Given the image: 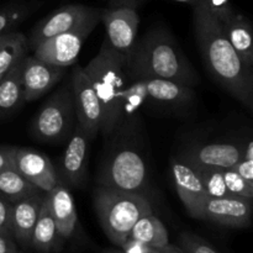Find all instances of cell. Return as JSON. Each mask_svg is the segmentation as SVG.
<instances>
[{
    "mask_svg": "<svg viewBox=\"0 0 253 253\" xmlns=\"http://www.w3.org/2000/svg\"><path fill=\"white\" fill-rule=\"evenodd\" d=\"M19 253H26V252H24V251H20ZM39 253H42V252H39Z\"/></svg>",
    "mask_w": 253,
    "mask_h": 253,
    "instance_id": "41",
    "label": "cell"
},
{
    "mask_svg": "<svg viewBox=\"0 0 253 253\" xmlns=\"http://www.w3.org/2000/svg\"><path fill=\"white\" fill-rule=\"evenodd\" d=\"M98 185L145 195L148 189L147 163L135 145L116 146L100 167Z\"/></svg>",
    "mask_w": 253,
    "mask_h": 253,
    "instance_id": "5",
    "label": "cell"
},
{
    "mask_svg": "<svg viewBox=\"0 0 253 253\" xmlns=\"http://www.w3.org/2000/svg\"><path fill=\"white\" fill-rule=\"evenodd\" d=\"M195 39L208 71L235 99L253 106V71L245 64L227 37L221 24L202 1L193 5Z\"/></svg>",
    "mask_w": 253,
    "mask_h": 253,
    "instance_id": "1",
    "label": "cell"
},
{
    "mask_svg": "<svg viewBox=\"0 0 253 253\" xmlns=\"http://www.w3.org/2000/svg\"><path fill=\"white\" fill-rule=\"evenodd\" d=\"M40 6L41 2L39 1H21L12 2L0 9V35L12 32Z\"/></svg>",
    "mask_w": 253,
    "mask_h": 253,
    "instance_id": "27",
    "label": "cell"
},
{
    "mask_svg": "<svg viewBox=\"0 0 253 253\" xmlns=\"http://www.w3.org/2000/svg\"><path fill=\"white\" fill-rule=\"evenodd\" d=\"M49 208L52 216L57 226V232L61 242H66L71 239L78 226V215H77L76 202L69 188L59 182L48 193Z\"/></svg>",
    "mask_w": 253,
    "mask_h": 253,
    "instance_id": "18",
    "label": "cell"
},
{
    "mask_svg": "<svg viewBox=\"0 0 253 253\" xmlns=\"http://www.w3.org/2000/svg\"><path fill=\"white\" fill-rule=\"evenodd\" d=\"M10 36H11V32H7V34H4V35H0V48H1L2 44H4L5 42L9 40Z\"/></svg>",
    "mask_w": 253,
    "mask_h": 253,
    "instance_id": "38",
    "label": "cell"
},
{
    "mask_svg": "<svg viewBox=\"0 0 253 253\" xmlns=\"http://www.w3.org/2000/svg\"><path fill=\"white\" fill-rule=\"evenodd\" d=\"M224 179L230 197L253 202V185L237 174L232 167L224 169Z\"/></svg>",
    "mask_w": 253,
    "mask_h": 253,
    "instance_id": "29",
    "label": "cell"
},
{
    "mask_svg": "<svg viewBox=\"0 0 253 253\" xmlns=\"http://www.w3.org/2000/svg\"><path fill=\"white\" fill-rule=\"evenodd\" d=\"M93 203L104 232L119 249L130 236L137 220L152 212L146 195L118 188L98 185L94 190Z\"/></svg>",
    "mask_w": 253,
    "mask_h": 253,
    "instance_id": "4",
    "label": "cell"
},
{
    "mask_svg": "<svg viewBox=\"0 0 253 253\" xmlns=\"http://www.w3.org/2000/svg\"><path fill=\"white\" fill-rule=\"evenodd\" d=\"M100 21L106 29L109 43L123 54H127L137 40L140 17L137 6L127 4H110L101 9Z\"/></svg>",
    "mask_w": 253,
    "mask_h": 253,
    "instance_id": "9",
    "label": "cell"
},
{
    "mask_svg": "<svg viewBox=\"0 0 253 253\" xmlns=\"http://www.w3.org/2000/svg\"><path fill=\"white\" fill-rule=\"evenodd\" d=\"M101 9L82 4H69L54 10L34 26L27 37L29 48L34 49L49 37L74 31L86 25H98Z\"/></svg>",
    "mask_w": 253,
    "mask_h": 253,
    "instance_id": "7",
    "label": "cell"
},
{
    "mask_svg": "<svg viewBox=\"0 0 253 253\" xmlns=\"http://www.w3.org/2000/svg\"><path fill=\"white\" fill-rule=\"evenodd\" d=\"M141 1H145V0H141ZM173 1H178V2H185V4H189V5H195L199 0H173Z\"/></svg>",
    "mask_w": 253,
    "mask_h": 253,
    "instance_id": "39",
    "label": "cell"
},
{
    "mask_svg": "<svg viewBox=\"0 0 253 253\" xmlns=\"http://www.w3.org/2000/svg\"><path fill=\"white\" fill-rule=\"evenodd\" d=\"M24 58L20 59L12 68H10L0 78V119L9 116L24 103L21 81Z\"/></svg>",
    "mask_w": 253,
    "mask_h": 253,
    "instance_id": "22",
    "label": "cell"
},
{
    "mask_svg": "<svg viewBox=\"0 0 253 253\" xmlns=\"http://www.w3.org/2000/svg\"><path fill=\"white\" fill-rule=\"evenodd\" d=\"M96 25H86L74 31L64 32L49 37L34 48V56L40 61L59 67H69L76 63L84 41L88 39Z\"/></svg>",
    "mask_w": 253,
    "mask_h": 253,
    "instance_id": "10",
    "label": "cell"
},
{
    "mask_svg": "<svg viewBox=\"0 0 253 253\" xmlns=\"http://www.w3.org/2000/svg\"><path fill=\"white\" fill-rule=\"evenodd\" d=\"M252 205L251 200L239 198L205 197L198 208L197 219L208 220L221 226L244 229L251 224Z\"/></svg>",
    "mask_w": 253,
    "mask_h": 253,
    "instance_id": "12",
    "label": "cell"
},
{
    "mask_svg": "<svg viewBox=\"0 0 253 253\" xmlns=\"http://www.w3.org/2000/svg\"><path fill=\"white\" fill-rule=\"evenodd\" d=\"M245 145L230 142H214L208 145L190 146L179 158L190 167L197 168H226L236 165L244 157Z\"/></svg>",
    "mask_w": 253,
    "mask_h": 253,
    "instance_id": "14",
    "label": "cell"
},
{
    "mask_svg": "<svg viewBox=\"0 0 253 253\" xmlns=\"http://www.w3.org/2000/svg\"><path fill=\"white\" fill-rule=\"evenodd\" d=\"M15 146H4L0 147V170L12 166V152Z\"/></svg>",
    "mask_w": 253,
    "mask_h": 253,
    "instance_id": "36",
    "label": "cell"
},
{
    "mask_svg": "<svg viewBox=\"0 0 253 253\" xmlns=\"http://www.w3.org/2000/svg\"><path fill=\"white\" fill-rule=\"evenodd\" d=\"M43 195L44 192L40 190L26 199L11 204L10 234L15 242L22 249H30L32 231L39 217Z\"/></svg>",
    "mask_w": 253,
    "mask_h": 253,
    "instance_id": "16",
    "label": "cell"
},
{
    "mask_svg": "<svg viewBox=\"0 0 253 253\" xmlns=\"http://www.w3.org/2000/svg\"><path fill=\"white\" fill-rule=\"evenodd\" d=\"M68 84L77 123L88 135V137L93 140L100 132L101 109L95 90L86 74L84 73L83 67L79 64L73 67Z\"/></svg>",
    "mask_w": 253,
    "mask_h": 253,
    "instance_id": "8",
    "label": "cell"
},
{
    "mask_svg": "<svg viewBox=\"0 0 253 253\" xmlns=\"http://www.w3.org/2000/svg\"><path fill=\"white\" fill-rule=\"evenodd\" d=\"M105 253H125V252L121 251V250H110V251H106Z\"/></svg>",
    "mask_w": 253,
    "mask_h": 253,
    "instance_id": "40",
    "label": "cell"
},
{
    "mask_svg": "<svg viewBox=\"0 0 253 253\" xmlns=\"http://www.w3.org/2000/svg\"><path fill=\"white\" fill-rule=\"evenodd\" d=\"M221 27L225 36L245 64L250 69H253L252 27L249 20L244 15L235 12L226 22L221 24Z\"/></svg>",
    "mask_w": 253,
    "mask_h": 253,
    "instance_id": "21",
    "label": "cell"
},
{
    "mask_svg": "<svg viewBox=\"0 0 253 253\" xmlns=\"http://www.w3.org/2000/svg\"><path fill=\"white\" fill-rule=\"evenodd\" d=\"M197 173L204 185L207 197L225 198L230 197L226 189L222 168H197Z\"/></svg>",
    "mask_w": 253,
    "mask_h": 253,
    "instance_id": "28",
    "label": "cell"
},
{
    "mask_svg": "<svg viewBox=\"0 0 253 253\" xmlns=\"http://www.w3.org/2000/svg\"><path fill=\"white\" fill-rule=\"evenodd\" d=\"M237 174L244 178L249 184L253 185V143L249 141L245 146L244 157L239 161L235 166H232Z\"/></svg>",
    "mask_w": 253,
    "mask_h": 253,
    "instance_id": "32",
    "label": "cell"
},
{
    "mask_svg": "<svg viewBox=\"0 0 253 253\" xmlns=\"http://www.w3.org/2000/svg\"><path fill=\"white\" fill-rule=\"evenodd\" d=\"M66 69L40 61L35 56L25 57L21 71L24 101H35L44 95L63 78Z\"/></svg>",
    "mask_w": 253,
    "mask_h": 253,
    "instance_id": "15",
    "label": "cell"
},
{
    "mask_svg": "<svg viewBox=\"0 0 253 253\" xmlns=\"http://www.w3.org/2000/svg\"><path fill=\"white\" fill-rule=\"evenodd\" d=\"M40 189L20 174L14 166L0 170V197L14 204L39 193Z\"/></svg>",
    "mask_w": 253,
    "mask_h": 253,
    "instance_id": "25",
    "label": "cell"
},
{
    "mask_svg": "<svg viewBox=\"0 0 253 253\" xmlns=\"http://www.w3.org/2000/svg\"><path fill=\"white\" fill-rule=\"evenodd\" d=\"M180 247L187 253H219L204 239L192 232H183L179 236Z\"/></svg>",
    "mask_w": 253,
    "mask_h": 253,
    "instance_id": "30",
    "label": "cell"
},
{
    "mask_svg": "<svg viewBox=\"0 0 253 253\" xmlns=\"http://www.w3.org/2000/svg\"><path fill=\"white\" fill-rule=\"evenodd\" d=\"M77 123L69 84L62 85L42 104L31 124V135L36 140L61 143L68 140Z\"/></svg>",
    "mask_w": 253,
    "mask_h": 253,
    "instance_id": "6",
    "label": "cell"
},
{
    "mask_svg": "<svg viewBox=\"0 0 253 253\" xmlns=\"http://www.w3.org/2000/svg\"><path fill=\"white\" fill-rule=\"evenodd\" d=\"M170 170H172L173 182L178 195L182 200L189 215L197 219L198 208L202 200L207 197L202 179L194 168L187 163L182 162L178 158H172L170 161Z\"/></svg>",
    "mask_w": 253,
    "mask_h": 253,
    "instance_id": "17",
    "label": "cell"
},
{
    "mask_svg": "<svg viewBox=\"0 0 253 253\" xmlns=\"http://www.w3.org/2000/svg\"><path fill=\"white\" fill-rule=\"evenodd\" d=\"M160 253H187L182 247L174 246V245L168 244L167 246H165L163 249H161Z\"/></svg>",
    "mask_w": 253,
    "mask_h": 253,
    "instance_id": "37",
    "label": "cell"
},
{
    "mask_svg": "<svg viewBox=\"0 0 253 253\" xmlns=\"http://www.w3.org/2000/svg\"><path fill=\"white\" fill-rule=\"evenodd\" d=\"M61 246L62 242L58 237L56 222H54L51 208H49L48 194L44 193L41 208H40L39 217H37L36 225L32 231L30 247L36 250L37 252L49 253L58 251Z\"/></svg>",
    "mask_w": 253,
    "mask_h": 253,
    "instance_id": "20",
    "label": "cell"
},
{
    "mask_svg": "<svg viewBox=\"0 0 253 253\" xmlns=\"http://www.w3.org/2000/svg\"><path fill=\"white\" fill-rule=\"evenodd\" d=\"M12 166L31 184L44 193H48L61 182L51 160L39 151L14 147Z\"/></svg>",
    "mask_w": 253,
    "mask_h": 253,
    "instance_id": "13",
    "label": "cell"
},
{
    "mask_svg": "<svg viewBox=\"0 0 253 253\" xmlns=\"http://www.w3.org/2000/svg\"><path fill=\"white\" fill-rule=\"evenodd\" d=\"M83 69L100 104V132L104 137L109 138L118 128L124 95L127 88L125 54L116 51L105 39L96 56Z\"/></svg>",
    "mask_w": 253,
    "mask_h": 253,
    "instance_id": "3",
    "label": "cell"
},
{
    "mask_svg": "<svg viewBox=\"0 0 253 253\" xmlns=\"http://www.w3.org/2000/svg\"><path fill=\"white\" fill-rule=\"evenodd\" d=\"M19 245L11 236L0 234V253H19Z\"/></svg>",
    "mask_w": 253,
    "mask_h": 253,
    "instance_id": "35",
    "label": "cell"
},
{
    "mask_svg": "<svg viewBox=\"0 0 253 253\" xmlns=\"http://www.w3.org/2000/svg\"><path fill=\"white\" fill-rule=\"evenodd\" d=\"M27 37L21 32L12 31L9 40L0 48V78L20 59L27 56Z\"/></svg>",
    "mask_w": 253,
    "mask_h": 253,
    "instance_id": "26",
    "label": "cell"
},
{
    "mask_svg": "<svg viewBox=\"0 0 253 253\" xmlns=\"http://www.w3.org/2000/svg\"><path fill=\"white\" fill-rule=\"evenodd\" d=\"M10 211H11V204L4 198L0 197V234L7 235V236H11L10 234Z\"/></svg>",
    "mask_w": 253,
    "mask_h": 253,
    "instance_id": "34",
    "label": "cell"
},
{
    "mask_svg": "<svg viewBox=\"0 0 253 253\" xmlns=\"http://www.w3.org/2000/svg\"><path fill=\"white\" fill-rule=\"evenodd\" d=\"M148 103L165 106H184L194 100V89L167 79H143Z\"/></svg>",
    "mask_w": 253,
    "mask_h": 253,
    "instance_id": "19",
    "label": "cell"
},
{
    "mask_svg": "<svg viewBox=\"0 0 253 253\" xmlns=\"http://www.w3.org/2000/svg\"><path fill=\"white\" fill-rule=\"evenodd\" d=\"M200 1L205 5L208 11H209L220 24L226 22L227 20L236 12L234 10V7H232L230 0H200Z\"/></svg>",
    "mask_w": 253,
    "mask_h": 253,
    "instance_id": "31",
    "label": "cell"
},
{
    "mask_svg": "<svg viewBox=\"0 0 253 253\" xmlns=\"http://www.w3.org/2000/svg\"><path fill=\"white\" fill-rule=\"evenodd\" d=\"M67 141V147L62 155L61 165L57 173L66 187L81 188L88 177L89 143L91 140L79 124L76 123Z\"/></svg>",
    "mask_w": 253,
    "mask_h": 253,
    "instance_id": "11",
    "label": "cell"
},
{
    "mask_svg": "<svg viewBox=\"0 0 253 253\" xmlns=\"http://www.w3.org/2000/svg\"><path fill=\"white\" fill-rule=\"evenodd\" d=\"M128 237L157 250L163 249L169 244V237L165 224L153 215V212L140 217L133 225Z\"/></svg>",
    "mask_w": 253,
    "mask_h": 253,
    "instance_id": "24",
    "label": "cell"
},
{
    "mask_svg": "<svg viewBox=\"0 0 253 253\" xmlns=\"http://www.w3.org/2000/svg\"><path fill=\"white\" fill-rule=\"evenodd\" d=\"M148 104L147 91L143 81H135L127 84L124 95L118 127H132L140 121V111Z\"/></svg>",
    "mask_w": 253,
    "mask_h": 253,
    "instance_id": "23",
    "label": "cell"
},
{
    "mask_svg": "<svg viewBox=\"0 0 253 253\" xmlns=\"http://www.w3.org/2000/svg\"><path fill=\"white\" fill-rule=\"evenodd\" d=\"M127 79H167L194 86L198 74L174 37L163 27H153L137 39L125 54Z\"/></svg>",
    "mask_w": 253,
    "mask_h": 253,
    "instance_id": "2",
    "label": "cell"
},
{
    "mask_svg": "<svg viewBox=\"0 0 253 253\" xmlns=\"http://www.w3.org/2000/svg\"><path fill=\"white\" fill-rule=\"evenodd\" d=\"M120 250L125 253H160L161 251V250L153 249V247L142 244L135 239H131V237H127V240L124 242Z\"/></svg>",
    "mask_w": 253,
    "mask_h": 253,
    "instance_id": "33",
    "label": "cell"
}]
</instances>
